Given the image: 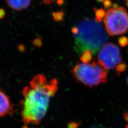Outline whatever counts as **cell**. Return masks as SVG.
Returning <instances> with one entry per match:
<instances>
[{"label": "cell", "mask_w": 128, "mask_h": 128, "mask_svg": "<svg viewBox=\"0 0 128 128\" xmlns=\"http://www.w3.org/2000/svg\"><path fill=\"white\" fill-rule=\"evenodd\" d=\"M58 90V81L53 78L48 80L42 74L32 78L28 86L22 91L21 115L23 123L38 124L44 118L51 97Z\"/></svg>", "instance_id": "1"}, {"label": "cell", "mask_w": 128, "mask_h": 128, "mask_svg": "<svg viewBox=\"0 0 128 128\" xmlns=\"http://www.w3.org/2000/svg\"><path fill=\"white\" fill-rule=\"evenodd\" d=\"M72 32L74 40V50L78 54L90 50L96 55L108 39L104 29L95 19L86 18L80 21L72 28Z\"/></svg>", "instance_id": "2"}, {"label": "cell", "mask_w": 128, "mask_h": 128, "mask_svg": "<svg viewBox=\"0 0 128 128\" xmlns=\"http://www.w3.org/2000/svg\"><path fill=\"white\" fill-rule=\"evenodd\" d=\"M72 72L78 81L88 87L96 86L107 82V70L94 60L87 64L78 63Z\"/></svg>", "instance_id": "3"}, {"label": "cell", "mask_w": 128, "mask_h": 128, "mask_svg": "<svg viewBox=\"0 0 128 128\" xmlns=\"http://www.w3.org/2000/svg\"><path fill=\"white\" fill-rule=\"evenodd\" d=\"M105 28L111 36L121 35L128 30V14L122 7L108 10L104 19Z\"/></svg>", "instance_id": "4"}, {"label": "cell", "mask_w": 128, "mask_h": 128, "mask_svg": "<svg viewBox=\"0 0 128 128\" xmlns=\"http://www.w3.org/2000/svg\"><path fill=\"white\" fill-rule=\"evenodd\" d=\"M98 61L106 70L114 68L122 61L119 48L111 43L103 45L98 55Z\"/></svg>", "instance_id": "5"}, {"label": "cell", "mask_w": 128, "mask_h": 128, "mask_svg": "<svg viewBox=\"0 0 128 128\" xmlns=\"http://www.w3.org/2000/svg\"><path fill=\"white\" fill-rule=\"evenodd\" d=\"M12 109L9 97L0 89V117L9 114L12 111Z\"/></svg>", "instance_id": "6"}, {"label": "cell", "mask_w": 128, "mask_h": 128, "mask_svg": "<svg viewBox=\"0 0 128 128\" xmlns=\"http://www.w3.org/2000/svg\"><path fill=\"white\" fill-rule=\"evenodd\" d=\"M10 7L16 10H21L28 8L32 0H5Z\"/></svg>", "instance_id": "7"}, {"label": "cell", "mask_w": 128, "mask_h": 128, "mask_svg": "<svg viewBox=\"0 0 128 128\" xmlns=\"http://www.w3.org/2000/svg\"><path fill=\"white\" fill-rule=\"evenodd\" d=\"M92 53L91 51L86 50L84 51L80 56V61L84 64L89 63L92 58Z\"/></svg>", "instance_id": "8"}, {"label": "cell", "mask_w": 128, "mask_h": 128, "mask_svg": "<svg viewBox=\"0 0 128 128\" xmlns=\"http://www.w3.org/2000/svg\"><path fill=\"white\" fill-rule=\"evenodd\" d=\"M94 10L95 11L96 14L95 20L97 22H100L103 18L105 17L106 15L105 11L102 9H97V8H94Z\"/></svg>", "instance_id": "9"}, {"label": "cell", "mask_w": 128, "mask_h": 128, "mask_svg": "<svg viewBox=\"0 0 128 128\" xmlns=\"http://www.w3.org/2000/svg\"><path fill=\"white\" fill-rule=\"evenodd\" d=\"M52 16L55 21H61L64 17V13L62 11H58L53 12Z\"/></svg>", "instance_id": "10"}, {"label": "cell", "mask_w": 128, "mask_h": 128, "mask_svg": "<svg viewBox=\"0 0 128 128\" xmlns=\"http://www.w3.org/2000/svg\"><path fill=\"white\" fill-rule=\"evenodd\" d=\"M127 64L124 63H120L118 64L116 67V71L118 74H120L121 73L124 72L127 68Z\"/></svg>", "instance_id": "11"}, {"label": "cell", "mask_w": 128, "mask_h": 128, "mask_svg": "<svg viewBox=\"0 0 128 128\" xmlns=\"http://www.w3.org/2000/svg\"><path fill=\"white\" fill-rule=\"evenodd\" d=\"M119 45L122 46H125L128 45V38L127 37L122 36L120 37L118 40Z\"/></svg>", "instance_id": "12"}, {"label": "cell", "mask_w": 128, "mask_h": 128, "mask_svg": "<svg viewBox=\"0 0 128 128\" xmlns=\"http://www.w3.org/2000/svg\"><path fill=\"white\" fill-rule=\"evenodd\" d=\"M112 5L111 0H105L104 2V6L105 9H107L110 8Z\"/></svg>", "instance_id": "13"}, {"label": "cell", "mask_w": 128, "mask_h": 128, "mask_svg": "<svg viewBox=\"0 0 128 128\" xmlns=\"http://www.w3.org/2000/svg\"><path fill=\"white\" fill-rule=\"evenodd\" d=\"M79 124L76 122H70L68 125V128H78Z\"/></svg>", "instance_id": "14"}, {"label": "cell", "mask_w": 128, "mask_h": 128, "mask_svg": "<svg viewBox=\"0 0 128 128\" xmlns=\"http://www.w3.org/2000/svg\"><path fill=\"white\" fill-rule=\"evenodd\" d=\"M5 15V12L3 9L0 8V20L3 18Z\"/></svg>", "instance_id": "15"}, {"label": "cell", "mask_w": 128, "mask_h": 128, "mask_svg": "<svg viewBox=\"0 0 128 128\" xmlns=\"http://www.w3.org/2000/svg\"><path fill=\"white\" fill-rule=\"evenodd\" d=\"M123 117H124V119L128 122V112H124L123 114Z\"/></svg>", "instance_id": "16"}, {"label": "cell", "mask_w": 128, "mask_h": 128, "mask_svg": "<svg viewBox=\"0 0 128 128\" xmlns=\"http://www.w3.org/2000/svg\"><path fill=\"white\" fill-rule=\"evenodd\" d=\"M43 2L45 3L46 4H50L52 3L53 2H54L55 1V0H42Z\"/></svg>", "instance_id": "17"}, {"label": "cell", "mask_w": 128, "mask_h": 128, "mask_svg": "<svg viewBox=\"0 0 128 128\" xmlns=\"http://www.w3.org/2000/svg\"><path fill=\"white\" fill-rule=\"evenodd\" d=\"M112 7L113 8H114V9H118V8H119V7H120L119 4H116V3L113 4L112 5Z\"/></svg>", "instance_id": "18"}, {"label": "cell", "mask_w": 128, "mask_h": 128, "mask_svg": "<svg viewBox=\"0 0 128 128\" xmlns=\"http://www.w3.org/2000/svg\"><path fill=\"white\" fill-rule=\"evenodd\" d=\"M58 4L60 5H61L64 4V0H57Z\"/></svg>", "instance_id": "19"}, {"label": "cell", "mask_w": 128, "mask_h": 128, "mask_svg": "<svg viewBox=\"0 0 128 128\" xmlns=\"http://www.w3.org/2000/svg\"><path fill=\"white\" fill-rule=\"evenodd\" d=\"M104 0H96V1H97L98 2H99V3L104 2Z\"/></svg>", "instance_id": "20"}, {"label": "cell", "mask_w": 128, "mask_h": 128, "mask_svg": "<svg viewBox=\"0 0 128 128\" xmlns=\"http://www.w3.org/2000/svg\"><path fill=\"white\" fill-rule=\"evenodd\" d=\"M125 128H128V124H127V125L125 126Z\"/></svg>", "instance_id": "21"}, {"label": "cell", "mask_w": 128, "mask_h": 128, "mask_svg": "<svg viewBox=\"0 0 128 128\" xmlns=\"http://www.w3.org/2000/svg\"><path fill=\"white\" fill-rule=\"evenodd\" d=\"M127 83H128V77H127Z\"/></svg>", "instance_id": "22"}, {"label": "cell", "mask_w": 128, "mask_h": 128, "mask_svg": "<svg viewBox=\"0 0 128 128\" xmlns=\"http://www.w3.org/2000/svg\"><path fill=\"white\" fill-rule=\"evenodd\" d=\"M127 4V7H128V1L127 2V4Z\"/></svg>", "instance_id": "23"}, {"label": "cell", "mask_w": 128, "mask_h": 128, "mask_svg": "<svg viewBox=\"0 0 128 128\" xmlns=\"http://www.w3.org/2000/svg\"><path fill=\"white\" fill-rule=\"evenodd\" d=\"M126 0V1H127V2L128 1V0Z\"/></svg>", "instance_id": "24"}, {"label": "cell", "mask_w": 128, "mask_h": 128, "mask_svg": "<svg viewBox=\"0 0 128 128\" xmlns=\"http://www.w3.org/2000/svg\"></svg>", "instance_id": "25"}]
</instances>
